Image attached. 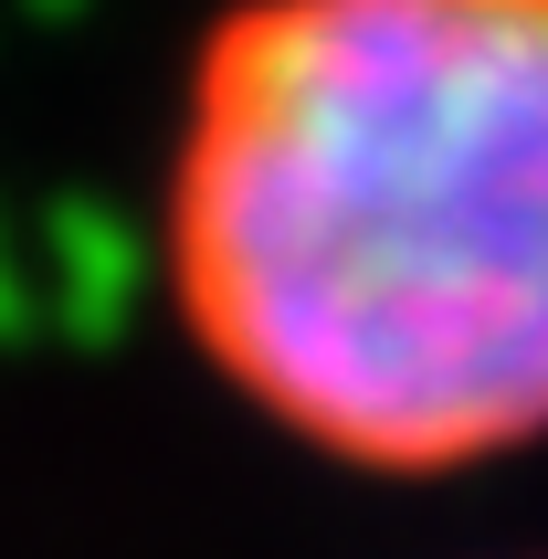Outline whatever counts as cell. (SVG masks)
<instances>
[{"mask_svg":"<svg viewBox=\"0 0 548 559\" xmlns=\"http://www.w3.org/2000/svg\"><path fill=\"white\" fill-rule=\"evenodd\" d=\"M169 264L212 370L369 475L548 433V0H253L201 53Z\"/></svg>","mask_w":548,"mask_h":559,"instance_id":"obj_1","label":"cell"}]
</instances>
